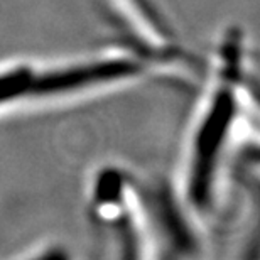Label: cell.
<instances>
[{
    "label": "cell",
    "instance_id": "cell-1",
    "mask_svg": "<svg viewBox=\"0 0 260 260\" xmlns=\"http://www.w3.org/2000/svg\"><path fill=\"white\" fill-rule=\"evenodd\" d=\"M233 115H235V96L228 90L218 91L196 135L194 144L196 155L193 176H191V196L200 205H203L210 196L216 155L226 139Z\"/></svg>",
    "mask_w": 260,
    "mask_h": 260
},
{
    "label": "cell",
    "instance_id": "cell-3",
    "mask_svg": "<svg viewBox=\"0 0 260 260\" xmlns=\"http://www.w3.org/2000/svg\"><path fill=\"white\" fill-rule=\"evenodd\" d=\"M32 76V71L27 70V68H19V70L2 73L0 75V103L10 102L17 96L29 95Z\"/></svg>",
    "mask_w": 260,
    "mask_h": 260
},
{
    "label": "cell",
    "instance_id": "cell-2",
    "mask_svg": "<svg viewBox=\"0 0 260 260\" xmlns=\"http://www.w3.org/2000/svg\"><path fill=\"white\" fill-rule=\"evenodd\" d=\"M140 66L128 59H110L98 63L81 64L70 70H61L46 75L32 76L29 95H54V93L73 91L93 83L120 80L139 73Z\"/></svg>",
    "mask_w": 260,
    "mask_h": 260
}]
</instances>
